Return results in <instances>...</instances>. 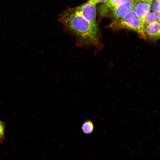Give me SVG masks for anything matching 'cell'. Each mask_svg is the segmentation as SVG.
Masks as SVG:
<instances>
[{
    "label": "cell",
    "mask_w": 160,
    "mask_h": 160,
    "mask_svg": "<svg viewBox=\"0 0 160 160\" xmlns=\"http://www.w3.org/2000/svg\"><path fill=\"white\" fill-rule=\"evenodd\" d=\"M59 20L76 37L81 45H95L98 42V28L78 13L75 8H70L60 16Z\"/></svg>",
    "instance_id": "cell-1"
},
{
    "label": "cell",
    "mask_w": 160,
    "mask_h": 160,
    "mask_svg": "<svg viewBox=\"0 0 160 160\" xmlns=\"http://www.w3.org/2000/svg\"><path fill=\"white\" fill-rule=\"evenodd\" d=\"M144 24L132 9L122 18L112 20L108 27L113 30L126 29L136 32L144 39L146 37L144 30Z\"/></svg>",
    "instance_id": "cell-2"
},
{
    "label": "cell",
    "mask_w": 160,
    "mask_h": 160,
    "mask_svg": "<svg viewBox=\"0 0 160 160\" xmlns=\"http://www.w3.org/2000/svg\"><path fill=\"white\" fill-rule=\"evenodd\" d=\"M96 5L89 0L74 8L76 10L94 26L97 27L96 20Z\"/></svg>",
    "instance_id": "cell-3"
},
{
    "label": "cell",
    "mask_w": 160,
    "mask_h": 160,
    "mask_svg": "<svg viewBox=\"0 0 160 160\" xmlns=\"http://www.w3.org/2000/svg\"><path fill=\"white\" fill-rule=\"evenodd\" d=\"M134 1L124 3L111 8L108 11L105 16L111 17L113 20L122 18L132 9Z\"/></svg>",
    "instance_id": "cell-4"
},
{
    "label": "cell",
    "mask_w": 160,
    "mask_h": 160,
    "mask_svg": "<svg viewBox=\"0 0 160 160\" xmlns=\"http://www.w3.org/2000/svg\"><path fill=\"white\" fill-rule=\"evenodd\" d=\"M151 3L139 0H135L132 9L141 22L144 23L146 16L150 12Z\"/></svg>",
    "instance_id": "cell-5"
},
{
    "label": "cell",
    "mask_w": 160,
    "mask_h": 160,
    "mask_svg": "<svg viewBox=\"0 0 160 160\" xmlns=\"http://www.w3.org/2000/svg\"><path fill=\"white\" fill-rule=\"evenodd\" d=\"M135 0H108L100 4L97 8V11L100 17H105L108 10L111 8L126 2Z\"/></svg>",
    "instance_id": "cell-6"
},
{
    "label": "cell",
    "mask_w": 160,
    "mask_h": 160,
    "mask_svg": "<svg viewBox=\"0 0 160 160\" xmlns=\"http://www.w3.org/2000/svg\"><path fill=\"white\" fill-rule=\"evenodd\" d=\"M144 30L146 37L156 40L160 37V23L157 22L144 25Z\"/></svg>",
    "instance_id": "cell-7"
},
{
    "label": "cell",
    "mask_w": 160,
    "mask_h": 160,
    "mask_svg": "<svg viewBox=\"0 0 160 160\" xmlns=\"http://www.w3.org/2000/svg\"><path fill=\"white\" fill-rule=\"evenodd\" d=\"M81 128L82 132L85 134H91L94 130L93 124L91 121L86 120L82 124Z\"/></svg>",
    "instance_id": "cell-8"
},
{
    "label": "cell",
    "mask_w": 160,
    "mask_h": 160,
    "mask_svg": "<svg viewBox=\"0 0 160 160\" xmlns=\"http://www.w3.org/2000/svg\"><path fill=\"white\" fill-rule=\"evenodd\" d=\"M159 21L156 13L150 12L145 17L144 25Z\"/></svg>",
    "instance_id": "cell-9"
},
{
    "label": "cell",
    "mask_w": 160,
    "mask_h": 160,
    "mask_svg": "<svg viewBox=\"0 0 160 160\" xmlns=\"http://www.w3.org/2000/svg\"><path fill=\"white\" fill-rule=\"evenodd\" d=\"M5 122L0 119V144L2 143L5 139L4 131Z\"/></svg>",
    "instance_id": "cell-10"
},
{
    "label": "cell",
    "mask_w": 160,
    "mask_h": 160,
    "mask_svg": "<svg viewBox=\"0 0 160 160\" xmlns=\"http://www.w3.org/2000/svg\"><path fill=\"white\" fill-rule=\"evenodd\" d=\"M151 9L156 13L160 11V1L153 0L151 4Z\"/></svg>",
    "instance_id": "cell-11"
},
{
    "label": "cell",
    "mask_w": 160,
    "mask_h": 160,
    "mask_svg": "<svg viewBox=\"0 0 160 160\" xmlns=\"http://www.w3.org/2000/svg\"><path fill=\"white\" fill-rule=\"evenodd\" d=\"M108 0H89L92 3L96 5L97 4L103 3L106 1Z\"/></svg>",
    "instance_id": "cell-12"
},
{
    "label": "cell",
    "mask_w": 160,
    "mask_h": 160,
    "mask_svg": "<svg viewBox=\"0 0 160 160\" xmlns=\"http://www.w3.org/2000/svg\"><path fill=\"white\" fill-rule=\"evenodd\" d=\"M141 0V1H145V2H148L151 4L153 0Z\"/></svg>",
    "instance_id": "cell-13"
},
{
    "label": "cell",
    "mask_w": 160,
    "mask_h": 160,
    "mask_svg": "<svg viewBox=\"0 0 160 160\" xmlns=\"http://www.w3.org/2000/svg\"><path fill=\"white\" fill-rule=\"evenodd\" d=\"M156 14H157L159 20H160V11H159V12H158Z\"/></svg>",
    "instance_id": "cell-14"
},
{
    "label": "cell",
    "mask_w": 160,
    "mask_h": 160,
    "mask_svg": "<svg viewBox=\"0 0 160 160\" xmlns=\"http://www.w3.org/2000/svg\"><path fill=\"white\" fill-rule=\"evenodd\" d=\"M157 1H160V0H155Z\"/></svg>",
    "instance_id": "cell-15"
}]
</instances>
